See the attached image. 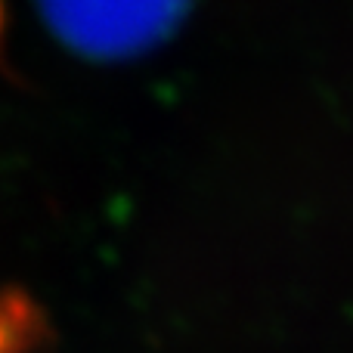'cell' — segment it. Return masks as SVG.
Segmentation results:
<instances>
[{
  "label": "cell",
  "instance_id": "cell-1",
  "mask_svg": "<svg viewBox=\"0 0 353 353\" xmlns=\"http://www.w3.org/2000/svg\"><path fill=\"white\" fill-rule=\"evenodd\" d=\"M195 0H34L50 34L93 62L137 59L161 47Z\"/></svg>",
  "mask_w": 353,
  "mask_h": 353
},
{
  "label": "cell",
  "instance_id": "cell-2",
  "mask_svg": "<svg viewBox=\"0 0 353 353\" xmlns=\"http://www.w3.org/2000/svg\"><path fill=\"white\" fill-rule=\"evenodd\" d=\"M47 338V319L25 292H0V353H34Z\"/></svg>",
  "mask_w": 353,
  "mask_h": 353
},
{
  "label": "cell",
  "instance_id": "cell-3",
  "mask_svg": "<svg viewBox=\"0 0 353 353\" xmlns=\"http://www.w3.org/2000/svg\"><path fill=\"white\" fill-rule=\"evenodd\" d=\"M3 25H6V6H3V0H0V37H3Z\"/></svg>",
  "mask_w": 353,
  "mask_h": 353
}]
</instances>
